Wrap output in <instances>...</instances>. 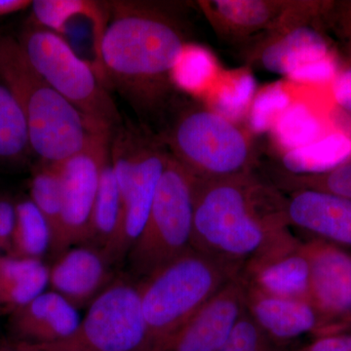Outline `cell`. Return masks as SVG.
Wrapping results in <instances>:
<instances>
[{
	"instance_id": "obj_1",
	"label": "cell",
	"mask_w": 351,
	"mask_h": 351,
	"mask_svg": "<svg viewBox=\"0 0 351 351\" xmlns=\"http://www.w3.org/2000/svg\"><path fill=\"white\" fill-rule=\"evenodd\" d=\"M286 199L249 174L196 179L191 248L241 271L290 232Z\"/></svg>"
},
{
	"instance_id": "obj_2",
	"label": "cell",
	"mask_w": 351,
	"mask_h": 351,
	"mask_svg": "<svg viewBox=\"0 0 351 351\" xmlns=\"http://www.w3.org/2000/svg\"><path fill=\"white\" fill-rule=\"evenodd\" d=\"M97 51L101 71L131 107L147 114L163 101L186 44L179 29L144 4H110Z\"/></svg>"
},
{
	"instance_id": "obj_3",
	"label": "cell",
	"mask_w": 351,
	"mask_h": 351,
	"mask_svg": "<svg viewBox=\"0 0 351 351\" xmlns=\"http://www.w3.org/2000/svg\"><path fill=\"white\" fill-rule=\"evenodd\" d=\"M0 77L24 113L29 147L44 163L59 164L86 147L92 135L112 133L95 125L29 63L19 41L0 36Z\"/></svg>"
},
{
	"instance_id": "obj_4",
	"label": "cell",
	"mask_w": 351,
	"mask_h": 351,
	"mask_svg": "<svg viewBox=\"0 0 351 351\" xmlns=\"http://www.w3.org/2000/svg\"><path fill=\"white\" fill-rule=\"evenodd\" d=\"M240 270L191 248L138 284L145 351L195 315Z\"/></svg>"
},
{
	"instance_id": "obj_5",
	"label": "cell",
	"mask_w": 351,
	"mask_h": 351,
	"mask_svg": "<svg viewBox=\"0 0 351 351\" xmlns=\"http://www.w3.org/2000/svg\"><path fill=\"white\" fill-rule=\"evenodd\" d=\"M110 154L123 205L119 237L108 256L114 265L128 255L144 230L169 154L142 129L124 121L112 131Z\"/></svg>"
},
{
	"instance_id": "obj_6",
	"label": "cell",
	"mask_w": 351,
	"mask_h": 351,
	"mask_svg": "<svg viewBox=\"0 0 351 351\" xmlns=\"http://www.w3.org/2000/svg\"><path fill=\"white\" fill-rule=\"evenodd\" d=\"M196 178L169 154L142 234L129 252L145 278L191 248Z\"/></svg>"
},
{
	"instance_id": "obj_7",
	"label": "cell",
	"mask_w": 351,
	"mask_h": 351,
	"mask_svg": "<svg viewBox=\"0 0 351 351\" xmlns=\"http://www.w3.org/2000/svg\"><path fill=\"white\" fill-rule=\"evenodd\" d=\"M19 43L34 69L89 121L108 132L123 122L93 69L63 36L40 27L25 32Z\"/></svg>"
},
{
	"instance_id": "obj_8",
	"label": "cell",
	"mask_w": 351,
	"mask_h": 351,
	"mask_svg": "<svg viewBox=\"0 0 351 351\" xmlns=\"http://www.w3.org/2000/svg\"><path fill=\"white\" fill-rule=\"evenodd\" d=\"M169 144L176 160L198 180L248 174L250 149L242 132L211 110L182 112L171 129Z\"/></svg>"
},
{
	"instance_id": "obj_9",
	"label": "cell",
	"mask_w": 351,
	"mask_h": 351,
	"mask_svg": "<svg viewBox=\"0 0 351 351\" xmlns=\"http://www.w3.org/2000/svg\"><path fill=\"white\" fill-rule=\"evenodd\" d=\"M145 341L138 284L115 278L68 338L48 345L15 343L27 351H141Z\"/></svg>"
},
{
	"instance_id": "obj_10",
	"label": "cell",
	"mask_w": 351,
	"mask_h": 351,
	"mask_svg": "<svg viewBox=\"0 0 351 351\" xmlns=\"http://www.w3.org/2000/svg\"><path fill=\"white\" fill-rule=\"evenodd\" d=\"M112 133L92 135L86 147L58 164L62 186L63 218L56 257L78 245H87L104 161Z\"/></svg>"
},
{
	"instance_id": "obj_11",
	"label": "cell",
	"mask_w": 351,
	"mask_h": 351,
	"mask_svg": "<svg viewBox=\"0 0 351 351\" xmlns=\"http://www.w3.org/2000/svg\"><path fill=\"white\" fill-rule=\"evenodd\" d=\"M304 244L309 261L308 301L321 323L318 338L346 332L351 327V253L320 239Z\"/></svg>"
},
{
	"instance_id": "obj_12",
	"label": "cell",
	"mask_w": 351,
	"mask_h": 351,
	"mask_svg": "<svg viewBox=\"0 0 351 351\" xmlns=\"http://www.w3.org/2000/svg\"><path fill=\"white\" fill-rule=\"evenodd\" d=\"M245 313V287L240 276L167 338L145 351H218Z\"/></svg>"
},
{
	"instance_id": "obj_13",
	"label": "cell",
	"mask_w": 351,
	"mask_h": 351,
	"mask_svg": "<svg viewBox=\"0 0 351 351\" xmlns=\"http://www.w3.org/2000/svg\"><path fill=\"white\" fill-rule=\"evenodd\" d=\"M239 276L247 287L263 294L308 301L309 261L304 241L287 233L245 263Z\"/></svg>"
},
{
	"instance_id": "obj_14",
	"label": "cell",
	"mask_w": 351,
	"mask_h": 351,
	"mask_svg": "<svg viewBox=\"0 0 351 351\" xmlns=\"http://www.w3.org/2000/svg\"><path fill=\"white\" fill-rule=\"evenodd\" d=\"M112 263L91 245L71 247L49 269V286L76 309L90 306L114 281Z\"/></svg>"
},
{
	"instance_id": "obj_15",
	"label": "cell",
	"mask_w": 351,
	"mask_h": 351,
	"mask_svg": "<svg viewBox=\"0 0 351 351\" xmlns=\"http://www.w3.org/2000/svg\"><path fill=\"white\" fill-rule=\"evenodd\" d=\"M289 226L311 235V239L351 246V200L313 191L297 189L286 199Z\"/></svg>"
},
{
	"instance_id": "obj_16",
	"label": "cell",
	"mask_w": 351,
	"mask_h": 351,
	"mask_svg": "<svg viewBox=\"0 0 351 351\" xmlns=\"http://www.w3.org/2000/svg\"><path fill=\"white\" fill-rule=\"evenodd\" d=\"M244 287L245 311L278 345L288 348L291 343L306 335H313L315 339L319 336V316L307 300L263 294L245 284Z\"/></svg>"
},
{
	"instance_id": "obj_17",
	"label": "cell",
	"mask_w": 351,
	"mask_h": 351,
	"mask_svg": "<svg viewBox=\"0 0 351 351\" xmlns=\"http://www.w3.org/2000/svg\"><path fill=\"white\" fill-rule=\"evenodd\" d=\"M80 321L78 309L62 295L48 291L11 314L9 327L14 343L48 345L68 338Z\"/></svg>"
},
{
	"instance_id": "obj_18",
	"label": "cell",
	"mask_w": 351,
	"mask_h": 351,
	"mask_svg": "<svg viewBox=\"0 0 351 351\" xmlns=\"http://www.w3.org/2000/svg\"><path fill=\"white\" fill-rule=\"evenodd\" d=\"M332 56L329 44L322 34L309 27H299L289 32L263 49V66L278 75L293 71Z\"/></svg>"
},
{
	"instance_id": "obj_19",
	"label": "cell",
	"mask_w": 351,
	"mask_h": 351,
	"mask_svg": "<svg viewBox=\"0 0 351 351\" xmlns=\"http://www.w3.org/2000/svg\"><path fill=\"white\" fill-rule=\"evenodd\" d=\"M49 267L41 260L0 256V314H12L45 292Z\"/></svg>"
},
{
	"instance_id": "obj_20",
	"label": "cell",
	"mask_w": 351,
	"mask_h": 351,
	"mask_svg": "<svg viewBox=\"0 0 351 351\" xmlns=\"http://www.w3.org/2000/svg\"><path fill=\"white\" fill-rule=\"evenodd\" d=\"M322 106L313 100L294 98L272 126L277 144L285 151H294L332 132L327 121L326 110Z\"/></svg>"
},
{
	"instance_id": "obj_21",
	"label": "cell",
	"mask_w": 351,
	"mask_h": 351,
	"mask_svg": "<svg viewBox=\"0 0 351 351\" xmlns=\"http://www.w3.org/2000/svg\"><path fill=\"white\" fill-rule=\"evenodd\" d=\"M122 215L123 205L121 195L108 152L101 167L92 216L91 234L87 245L101 249L108 258V253L119 237Z\"/></svg>"
},
{
	"instance_id": "obj_22",
	"label": "cell",
	"mask_w": 351,
	"mask_h": 351,
	"mask_svg": "<svg viewBox=\"0 0 351 351\" xmlns=\"http://www.w3.org/2000/svg\"><path fill=\"white\" fill-rule=\"evenodd\" d=\"M350 158V136L332 131L311 144L286 152L283 163L294 175H314L335 169Z\"/></svg>"
},
{
	"instance_id": "obj_23",
	"label": "cell",
	"mask_w": 351,
	"mask_h": 351,
	"mask_svg": "<svg viewBox=\"0 0 351 351\" xmlns=\"http://www.w3.org/2000/svg\"><path fill=\"white\" fill-rule=\"evenodd\" d=\"M32 14L41 27L57 34H66L69 21L86 17L95 25V46L98 50L101 36L110 19V4L84 0H36L32 1Z\"/></svg>"
},
{
	"instance_id": "obj_24",
	"label": "cell",
	"mask_w": 351,
	"mask_h": 351,
	"mask_svg": "<svg viewBox=\"0 0 351 351\" xmlns=\"http://www.w3.org/2000/svg\"><path fill=\"white\" fill-rule=\"evenodd\" d=\"M51 239L49 225L32 199L18 203L11 257L41 260L51 248Z\"/></svg>"
},
{
	"instance_id": "obj_25",
	"label": "cell",
	"mask_w": 351,
	"mask_h": 351,
	"mask_svg": "<svg viewBox=\"0 0 351 351\" xmlns=\"http://www.w3.org/2000/svg\"><path fill=\"white\" fill-rule=\"evenodd\" d=\"M32 201L43 213L51 230L50 250L55 256L59 248L63 218L62 186L58 164L44 163L32 177Z\"/></svg>"
},
{
	"instance_id": "obj_26",
	"label": "cell",
	"mask_w": 351,
	"mask_h": 351,
	"mask_svg": "<svg viewBox=\"0 0 351 351\" xmlns=\"http://www.w3.org/2000/svg\"><path fill=\"white\" fill-rule=\"evenodd\" d=\"M213 86L210 91L211 110L232 123L249 112L257 88L255 78L245 71L228 75Z\"/></svg>"
},
{
	"instance_id": "obj_27",
	"label": "cell",
	"mask_w": 351,
	"mask_h": 351,
	"mask_svg": "<svg viewBox=\"0 0 351 351\" xmlns=\"http://www.w3.org/2000/svg\"><path fill=\"white\" fill-rule=\"evenodd\" d=\"M218 66L211 53L200 46L186 45L176 63L171 80L189 93H203L216 82Z\"/></svg>"
},
{
	"instance_id": "obj_28",
	"label": "cell",
	"mask_w": 351,
	"mask_h": 351,
	"mask_svg": "<svg viewBox=\"0 0 351 351\" xmlns=\"http://www.w3.org/2000/svg\"><path fill=\"white\" fill-rule=\"evenodd\" d=\"M217 17L240 31L263 27L274 18V4L257 0H217L210 3Z\"/></svg>"
},
{
	"instance_id": "obj_29",
	"label": "cell",
	"mask_w": 351,
	"mask_h": 351,
	"mask_svg": "<svg viewBox=\"0 0 351 351\" xmlns=\"http://www.w3.org/2000/svg\"><path fill=\"white\" fill-rule=\"evenodd\" d=\"M293 95L281 83L270 85L258 92L249 110V125L256 133L271 130L272 126L286 108L292 104Z\"/></svg>"
},
{
	"instance_id": "obj_30",
	"label": "cell",
	"mask_w": 351,
	"mask_h": 351,
	"mask_svg": "<svg viewBox=\"0 0 351 351\" xmlns=\"http://www.w3.org/2000/svg\"><path fill=\"white\" fill-rule=\"evenodd\" d=\"M218 351H289L272 341L254 322L246 311Z\"/></svg>"
},
{
	"instance_id": "obj_31",
	"label": "cell",
	"mask_w": 351,
	"mask_h": 351,
	"mask_svg": "<svg viewBox=\"0 0 351 351\" xmlns=\"http://www.w3.org/2000/svg\"><path fill=\"white\" fill-rule=\"evenodd\" d=\"M293 184L298 189L324 191L351 200V161L321 174L295 176Z\"/></svg>"
},
{
	"instance_id": "obj_32",
	"label": "cell",
	"mask_w": 351,
	"mask_h": 351,
	"mask_svg": "<svg viewBox=\"0 0 351 351\" xmlns=\"http://www.w3.org/2000/svg\"><path fill=\"white\" fill-rule=\"evenodd\" d=\"M294 351H351V332L314 339L311 343Z\"/></svg>"
},
{
	"instance_id": "obj_33",
	"label": "cell",
	"mask_w": 351,
	"mask_h": 351,
	"mask_svg": "<svg viewBox=\"0 0 351 351\" xmlns=\"http://www.w3.org/2000/svg\"><path fill=\"white\" fill-rule=\"evenodd\" d=\"M16 226V206L8 200H0V250H11Z\"/></svg>"
},
{
	"instance_id": "obj_34",
	"label": "cell",
	"mask_w": 351,
	"mask_h": 351,
	"mask_svg": "<svg viewBox=\"0 0 351 351\" xmlns=\"http://www.w3.org/2000/svg\"><path fill=\"white\" fill-rule=\"evenodd\" d=\"M332 96L337 105L351 113V69L341 71L332 80Z\"/></svg>"
},
{
	"instance_id": "obj_35",
	"label": "cell",
	"mask_w": 351,
	"mask_h": 351,
	"mask_svg": "<svg viewBox=\"0 0 351 351\" xmlns=\"http://www.w3.org/2000/svg\"><path fill=\"white\" fill-rule=\"evenodd\" d=\"M32 1L29 0H0V16L9 15L25 10L32 6Z\"/></svg>"
},
{
	"instance_id": "obj_36",
	"label": "cell",
	"mask_w": 351,
	"mask_h": 351,
	"mask_svg": "<svg viewBox=\"0 0 351 351\" xmlns=\"http://www.w3.org/2000/svg\"><path fill=\"white\" fill-rule=\"evenodd\" d=\"M0 351H27V350H25V348H21L20 346L17 345V343H10V345L2 346V348H0Z\"/></svg>"
}]
</instances>
